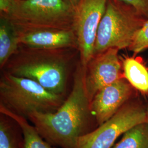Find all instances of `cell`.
Segmentation results:
<instances>
[{"mask_svg":"<svg viewBox=\"0 0 148 148\" xmlns=\"http://www.w3.org/2000/svg\"><path fill=\"white\" fill-rule=\"evenodd\" d=\"M19 45L14 25L7 18L0 16V66L2 68L16 53Z\"/></svg>","mask_w":148,"mask_h":148,"instance_id":"7c38bea8","label":"cell"},{"mask_svg":"<svg viewBox=\"0 0 148 148\" xmlns=\"http://www.w3.org/2000/svg\"><path fill=\"white\" fill-rule=\"evenodd\" d=\"M148 19L132 5L121 0H107L98 30L94 55L110 48L128 49Z\"/></svg>","mask_w":148,"mask_h":148,"instance_id":"5b68a950","label":"cell"},{"mask_svg":"<svg viewBox=\"0 0 148 148\" xmlns=\"http://www.w3.org/2000/svg\"><path fill=\"white\" fill-rule=\"evenodd\" d=\"M18 33L19 44L25 45L27 47L45 49L78 48L73 30L18 31Z\"/></svg>","mask_w":148,"mask_h":148,"instance_id":"30bf717a","label":"cell"},{"mask_svg":"<svg viewBox=\"0 0 148 148\" xmlns=\"http://www.w3.org/2000/svg\"><path fill=\"white\" fill-rule=\"evenodd\" d=\"M148 49V19L137 33L131 45L128 49L134 54H137Z\"/></svg>","mask_w":148,"mask_h":148,"instance_id":"9a60e30c","label":"cell"},{"mask_svg":"<svg viewBox=\"0 0 148 148\" xmlns=\"http://www.w3.org/2000/svg\"><path fill=\"white\" fill-rule=\"evenodd\" d=\"M75 8L64 0H13L3 16L18 32L73 30Z\"/></svg>","mask_w":148,"mask_h":148,"instance_id":"3957f363","label":"cell"},{"mask_svg":"<svg viewBox=\"0 0 148 148\" xmlns=\"http://www.w3.org/2000/svg\"><path fill=\"white\" fill-rule=\"evenodd\" d=\"M112 148H148V123L138 124L125 133Z\"/></svg>","mask_w":148,"mask_h":148,"instance_id":"5bb4252c","label":"cell"},{"mask_svg":"<svg viewBox=\"0 0 148 148\" xmlns=\"http://www.w3.org/2000/svg\"><path fill=\"white\" fill-rule=\"evenodd\" d=\"M66 3H68L70 5L73 7L74 8L77 5L80 0H64Z\"/></svg>","mask_w":148,"mask_h":148,"instance_id":"d6986e66","label":"cell"},{"mask_svg":"<svg viewBox=\"0 0 148 148\" xmlns=\"http://www.w3.org/2000/svg\"><path fill=\"white\" fill-rule=\"evenodd\" d=\"M85 70L80 63L71 91L56 111L34 112L27 117L43 138L62 148H77L91 113L85 87Z\"/></svg>","mask_w":148,"mask_h":148,"instance_id":"6da1fadb","label":"cell"},{"mask_svg":"<svg viewBox=\"0 0 148 148\" xmlns=\"http://www.w3.org/2000/svg\"><path fill=\"white\" fill-rule=\"evenodd\" d=\"M60 49L28 47L10 62L7 72L33 80L48 91L63 95L66 85L68 58Z\"/></svg>","mask_w":148,"mask_h":148,"instance_id":"7a4b0ae2","label":"cell"},{"mask_svg":"<svg viewBox=\"0 0 148 148\" xmlns=\"http://www.w3.org/2000/svg\"><path fill=\"white\" fill-rule=\"evenodd\" d=\"M134 7L139 12L148 19V0H121Z\"/></svg>","mask_w":148,"mask_h":148,"instance_id":"e0dca14e","label":"cell"},{"mask_svg":"<svg viewBox=\"0 0 148 148\" xmlns=\"http://www.w3.org/2000/svg\"><path fill=\"white\" fill-rule=\"evenodd\" d=\"M134 90L123 77L100 90L90 103V112L95 116L98 125L108 120L131 99Z\"/></svg>","mask_w":148,"mask_h":148,"instance_id":"9c48e42d","label":"cell"},{"mask_svg":"<svg viewBox=\"0 0 148 148\" xmlns=\"http://www.w3.org/2000/svg\"><path fill=\"white\" fill-rule=\"evenodd\" d=\"M13 0H0L1 16L6 14L11 7Z\"/></svg>","mask_w":148,"mask_h":148,"instance_id":"ac0fdd59","label":"cell"},{"mask_svg":"<svg viewBox=\"0 0 148 148\" xmlns=\"http://www.w3.org/2000/svg\"><path fill=\"white\" fill-rule=\"evenodd\" d=\"M0 148H15L9 127L5 122H0Z\"/></svg>","mask_w":148,"mask_h":148,"instance_id":"2e32d148","label":"cell"},{"mask_svg":"<svg viewBox=\"0 0 148 148\" xmlns=\"http://www.w3.org/2000/svg\"><path fill=\"white\" fill-rule=\"evenodd\" d=\"M107 0H80L75 8L73 29L80 53V63L86 68L94 56L97 33Z\"/></svg>","mask_w":148,"mask_h":148,"instance_id":"52a82bcc","label":"cell"},{"mask_svg":"<svg viewBox=\"0 0 148 148\" xmlns=\"http://www.w3.org/2000/svg\"><path fill=\"white\" fill-rule=\"evenodd\" d=\"M0 111L12 119L21 127L24 137V148H53L43 139L34 126L28 122L27 118L16 114L2 105L0 106Z\"/></svg>","mask_w":148,"mask_h":148,"instance_id":"4fadbf2b","label":"cell"},{"mask_svg":"<svg viewBox=\"0 0 148 148\" xmlns=\"http://www.w3.org/2000/svg\"><path fill=\"white\" fill-rule=\"evenodd\" d=\"M119 51L110 48L95 54L86 66L85 84L90 102L100 90L123 77Z\"/></svg>","mask_w":148,"mask_h":148,"instance_id":"ba28073f","label":"cell"},{"mask_svg":"<svg viewBox=\"0 0 148 148\" xmlns=\"http://www.w3.org/2000/svg\"><path fill=\"white\" fill-rule=\"evenodd\" d=\"M121 64L123 77L135 90L148 93V69L142 60L139 58L126 56L122 59Z\"/></svg>","mask_w":148,"mask_h":148,"instance_id":"8fae6325","label":"cell"},{"mask_svg":"<svg viewBox=\"0 0 148 148\" xmlns=\"http://www.w3.org/2000/svg\"><path fill=\"white\" fill-rule=\"evenodd\" d=\"M146 122L148 123V106L147 108V110H146Z\"/></svg>","mask_w":148,"mask_h":148,"instance_id":"ffe728a7","label":"cell"},{"mask_svg":"<svg viewBox=\"0 0 148 148\" xmlns=\"http://www.w3.org/2000/svg\"><path fill=\"white\" fill-rule=\"evenodd\" d=\"M1 104L21 116L34 112H53L64 100L63 95L48 91L32 79L8 72L0 80Z\"/></svg>","mask_w":148,"mask_h":148,"instance_id":"277c9868","label":"cell"},{"mask_svg":"<svg viewBox=\"0 0 148 148\" xmlns=\"http://www.w3.org/2000/svg\"><path fill=\"white\" fill-rule=\"evenodd\" d=\"M146 110L141 101L130 99L98 128L81 136L77 148H112L121 135L146 122Z\"/></svg>","mask_w":148,"mask_h":148,"instance_id":"8992f818","label":"cell"}]
</instances>
